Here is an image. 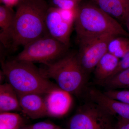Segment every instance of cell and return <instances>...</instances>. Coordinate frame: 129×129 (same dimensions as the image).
I'll use <instances>...</instances> for the list:
<instances>
[{"mask_svg":"<svg viewBox=\"0 0 129 129\" xmlns=\"http://www.w3.org/2000/svg\"><path fill=\"white\" fill-rule=\"evenodd\" d=\"M16 6L8 46L13 50L48 34L45 18L50 6L45 0H21Z\"/></svg>","mask_w":129,"mask_h":129,"instance_id":"cell-1","label":"cell"},{"mask_svg":"<svg viewBox=\"0 0 129 129\" xmlns=\"http://www.w3.org/2000/svg\"><path fill=\"white\" fill-rule=\"evenodd\" d=\"M2 71L17 94H47L58 88L45 77L34 63L13 59L1 61Z\"/></svg>","mask_w":129,"mask_h":129,"instance_id":"cell-2","label":"cell"},{"mask_svg":"<svg viewBox=\"0 0 129 129\" xmlns=\"http://www.w3.org/2000/svg\"><path fill=\"white\" fill-rule=\"evenodd\" d=\"M77 38L109 35L128 37L129 34L117 20L95 4H80L75 22Z\"/></svg>","mask_w":129,"mask_h":129,"instance_id":"cell-3","label":"cell"},{"mask_svg":"<svg viewBox=\"0 0 129 129\" xmlns=\"http://www.w3.org/2000/svg\"><path fill=\"white\" fill-rule=\"evenodd\" d=\"M41 72L47 78L52 79L60 89L70 94L79 95L84 90L87 74L79 64L77 54H66L55 61L43 64Z\"/></svg>","mask_w":129,"mask_h":129,"instance_id":"cell-4","label":"cell"},{"mask_svg":"<svg viewBox=\"0 0 129 129\" xmlns=\"http://www.w3.org/2000/svg\"><path fill=\"white\" fill-rule=\"evenodd\" d=\"M23 50L14 59L43 64L55 61L66 54L68 47L49 34L24 46Z\"/></svg>","mask_w":129,"mask_h":129,"instance_id":"cell-5","label":"cell"},{"mask_svg":"<svg viewBox=\"0 0 129 129\" xmlns=\"http://www.w3.org/2000/svg\"><path fill=\"white\" fill-rule=\"evenodd\" d=\"M113 116L94 102L79 109L71 118L69 129H113Z\"/></svg>","mask_w":129,"mask_h":129,"instance_id":"cell-6","label":"cell"},{"mask_svg":"<svg viewBox=\"0 0 129 129\" xmlns=\"http://www.w3.org/2000/svg\"><path fill=\"white\" fill-rule=\"evenodd\" d=\"M115 36H117L106 35L78 38L79 48L77 58L87 75L94 70L99 60L107 52L109 42Z\"/></svg>","mask_w":129,"mask_h":129,"instance_id":"cell-7","label":"cell"},{"mask_svg":"<svg viewBox=\"0 0 129 129\" xmlns=\"http://www.w3.org/2000/svg\"><path fill=\"white\" fill-rule=\"evenodd\" d=\"M45 25L50 35L68 47L73 24L64 21L58 8L51 6L48 8Z\"/></svg>","mask_w":129,"mask_h":129,"instance_id":"cell-8","label":"cell"},{"mask_svg":"<svg viewBox=\"0 0 129 129\" xmlns=\"http://www.w3.org/2000/svg\"><path fill=\"white\" fill-rule=\"evenodd\" d=\"M89 96L92 102L98 104L118 121H129V104L112 98L96 89H91Z\"/></svg>","mask_w":129,"mask_h":129,"instance_id":"cell-9","label":"cell"},{"mask_svg":"<svg viewBox=\"0 0 129 129\" xmlns=\"http://www.w3.org/2000/svg\"><path fill=\"white\" fill-rule=\"evenodd\" d=\"M46 95L45 101L48 115L60 117L68 113L72 103L71 94L58 88Z\"/></svg>","mask_w":129,"mask_h":129,"instance_id":"cell-10","label":"cell"},{"mask_svg":"<svg viewBox=\"0 0 129 129\" xmlns=\"http://www.w3.org/2000/svg\"><path fill=\"white\" fill-rule=\"evenodd\" d=\"M17 95L21 111L28 117L37 119L48 115L45 101L41 95L35 93Z\"/></svg>","mask_w":129,"mask_h":129,"instance_id":"cell-11","label":"cell"},{"mask_svg":"<svg viewBox=\"0 0 129 129\" xmlns=\"http://www.w3.org/2000/svg\"><path fill=\"white\" fill-rule=\"evenodd\" d=\"M113 18L125 23L129 14V0H92Z\"/></svg>","mask_w":129,"mask_h":129,"instance_id":"cell-12","label":"cell"},{"mask_svg":"<svg viewBox=\"0 0 129 129\" xmlns=\"http://www.w3.org/2000/svg\"><path fill=\"white\" fill-rule=\"evenodd\" d=\"M120 59L108 52L99 60L94 70L96 83L110 78L117 68Z\"/></svg>","mask_w":129,"mask_h":129,"instance_id":"cell-13","label":"cell"},{"mask_svg":"<svg viewBox=\"0 0 129 129\" xmlns=\"http://www.w3.org/2000/svg\"><path fill=\"white\" fill-rule=\"evenodd\" d=\"M21 111L17 94L9 83L0 86V112Z\"/></svg>","mask_w":129,"mask_h":129,"instance_id":"cell-14","label":"cell"},{"mask_svg":"<svg viewBox=\"0 0 129 129\" xmlns=\"http://www.w3.org/2000/svg\"><path fill=\"white\" fill-rule=\"evenodd\" d=\"M15 12L13 8L0 6V39L5 48H8L9 34L14 22Z\"/></svg>","mask_w":129,"mask_h":129,"instance_id":"cell-15","label":"cell"},{"mask_svg":"<svg viewBox=\"0 0 129 129\" xmlns=\"http://www.w3.org/2000/svg\"><path fill=\"white\" fill-rule=\"evenodd\" d=\"M97 84L105 87L107 90L129 89V68Z\"/></svg>","mask_w":129,"mask_h":129,"instance_id":"cell-16","label":"cell"},{"mask_svg":"<svg viewBox=\"0 0 129 129\" xmlns=\"http://www.w3.org/2000/svg\"><path fill=\"white\" fill-rule=\"evenodd\" d=\"M108 52L121 59L129 52V39L126 37L117 36L109 42Z\"/></svg>","mask_w":129,"mask_h":129,"instance_id":"cell-17","label":"cell"},{"mask_svg":"<svg viewBox=\"0 0 129 129\" xmlns=\"http://www.w3.org/2000/svg\"><path fill=\"white\" fill-rule=\"evenodd\" d=\"M22 122V118L18 114L10 112L0 114L1 129H19Z\"/></svg>","mask_w":129,"mask_h":129,"instance_id":"cell-18","label":"cell"},{"mask_svg":"<svg viewBox=\"0 0 129 129\" xmlns=\"http://www.w3.org/2000/svg\"><path fill=\"white\" fill-rule=\"evenodd\" d=\"M83 0H51L50 6L61 9H73L79 7Z\"/></svg>","mask_w":129,"mask_h":129,"instance_id":"cell-19","label":"cell"},{"mask_svg":"<svg viewBox=\"0 0 129 129\" xmlns=\"http://www.w3.org/2000/svg\"><path fill=\"white\" fill-rule=\"evenodd\" d=\"M104 92L112 98L129 104V89L107 90Z\"/></svg>","mask_w":129,"mask_h":129,"instance_id":"cell-20","label":"cell"},{"mask_svg":"<svg viewBox=\"0 0 129 129\" xmlns=\"http://www.w3.org/2000/svg\"><path fill=\"white\" fill-rule=\"evenodd\" d=\"M78 8L73 9H58L59 10L61 16L64 21L73 25L76 20Z\"/></svg>","mask_w":129,"mask_h":129,"instance_id":"cell-21","label":"cell"},{"mask_svg":"<svg viewBox=\"0 0 129 129\" xmlns=\"http://www.w3.org/2000/svg\"><path fill=\"white\" fill-rule=\"evenodd\" d=\"M28 129H62L53 123L47 122H39L30 126Z\"/></svg>","mask_w":129,"mask_h":129,"instance_id":"cell-22","label":"cell"},{"mask_svg":"<svg viewBox=\"0 0 129 129\" xmlns=\"http://www.w3.org/2000/svg\"><path fill=\"white\" fill-rule=\"evenodd\" d=\"M128 68H129V52L120 60L117 68L112 76L114 75L115 74H117L120 71Z\"/></svg>","mask_w":129,"mask_h":129,"instance_id":"cell-23","label":"cell"},{"mask_svg":"<svg viewBox=\"0 0 129 129\" xmlns=\"http://www.w3.org/2000/svg\"><path fill=\"white\" fill-rule=\"evenodd\" d=\"M113 129H129V121H117Z\"/></svg>","mask_w":129,"mask_h":129,"instance_id":"cell-24","label":"cell"},{"mask_svg":"<svg viewBox=\"0 0 129 129\" xmlns=\"http://www.w3.org/2000/svg\"><path fill=\"white\" fill-rule=\"evenodd\" d=\"M21 0H1L3 5L12 8L18 5Z\"/></svg>","mask_w":129,"mask_h":129,"instance_id":"cell-25","label":"cell"},{"mask_svg":"<svg viewBox=\"0 0 129 129\" xmlns=\"http://www.w3.org/2000/svg\"><path fill=\"white\" fill-rule=\"evenodd\" d=\"M125 24L126 25L127 29H128V33L129 34V14L127 16V18L125 20Z\"/></svg>","mask_w":129,"mask_h":129,"instance_id":"cell-26","label":"cell"}]
</instances>
